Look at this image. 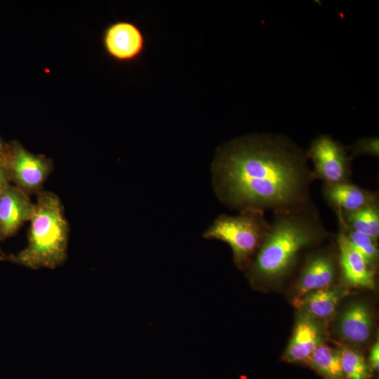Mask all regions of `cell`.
<instances>
[{"label": "cell", "instance_id": "21", "mask_svg": "<svg viewBox=\"0 0 379 379\" xmlns=\"http://www.w3.org/2000/svg\"><path fill=\"white\" fill-rule=\"evenodd\" d=\"M11 184L6 166L4 164L0 163V197Z\"/></svg>", "mask_w": 379, "mask_h": 379}, {"label": "cell", "instance_id": "22", "mask_svg": "<svg viewBox=\"0 0 379 379\" xmlns=\"http://www.w3.org/2000/svg\"><path fill=\"white\" fill-rule=\"evenodd\" d=\"M9 154L8 143L4 141L0 136V163L6 164Z\"/></svg>", "mask_w": 379, "mask_h": 379}, {"label": "cell", "instance_id": "18", "mask_svg": "<svg viewBox=\"0 0 379 379\" xmlns=\"http://www.w3.org/2000/svg\"><path fill=\"white\" fill-rule=\"evenodd\" d=\"M353 247L364 257L368 265L375 270L378 260V246L376 240L371 237L338 224Z\"/></svg>", "mask_w": 379, "mask_h": 379}, {"label": "cell", "instance_id": "5", "mask_svg": "<svg viewBox=\"0 0 379 379\" xmlns=\"http://www.w3.org/2000/svg\"><path fill=\"white\" fill-rule=\"evenodd\" d=\"M305 154L312 162L316 180L325 184L350 182L353 159L347 147L331 135L324 134L313 139Z\"/></svg>", "mask_w": 379, "mask_h": 379}, {"label": "cell", "instance_id": "1", "mask_svg": "<svg viewBox=\"0 0 379 379\" xmlns=\"http://www.w3.org/2000/svg\"><path fill=\"white\" fill-rule=\"evenodd\" d=\"M211 174L218 200L239 213L300 208L312 201L316 180L305 151L286 135L272 133L248 134L221 145Z\"/></svg>", "mask_w": 379, "mask_h": 379}, {"label": "cell", "instance_id": "9", "mask_svg": "<svg viewBox=\"0 0 379 379\" xmlns=\"http://www.w3.org/2000/svg\"><path fill=\"white\" fill-rule=\"evenodd\" d=\"M326 338L322 321L306 312L298 314L293 331L282 360L288 363H305Z\"/></svg>", "mask_w": 379, "mask_h": 379}, {"label": "cell", "instance_id": "10", "mask_svg": "<svg viewBox=\"0 0 379 379\" xmlns=\"http://www.w3.org/2000/svg\"><path fill=\"white\" fill-rule=\"evenodd\" d=\"M335 241L339 272L343 281L349 286L373 289L375 287V270L368 265L340 229L335 234Z\"/></svg>", "mask_w": 379, "mask_h": 379}, {"label": "cell", "instance_id": "19", "mask_svg": "<svg viewBox=\"0 0 379 379\" xmlns=\"http://www.w3.org/2000/svg\"><path fill=\"white\" fill-rule=\"evenodd\" d=\"M378 138H361L347 149L350 151L352 159L361 155L378 157Z\"/></svg>", "mask_w": 379, "mask_h": 379}, {"label": "cell", "instance_id": "20", "mask_svg": "<svg viewBox=\"0 0 379 379\" xmlns=\"http://www.w3.org/2000/svg\"><path fill=\"white\" fill-rule=\"evenodd\" d=\"M368 365L371 371H378L379 368V341L377 340L369 352Z\"/></svg>", "mask_w": 379, "mask_h": 379}, {"label": "cell", "instance_id": "7", "mask_svg": "<svg viewBox=\"0 0 379 379\" xmlns=\"http://www.w3.org/2000/svg\"><path fill=\"white\" fill-rule=\"evenodd\" d=\"M338 271V250L335 235L331 244L306 256L296 280L295 299L332 285Z\"/></svg>", "mask_w": 379, "mask_h": 379}, {"label": "cell", "instance_id": "14", "mask_svg": "<svg viewBox=\"0 0 379 379\" xmlns=\"http://www.w3.org/2000/svg\"><path fill=\"white\" fill-rule=\"evenodd\" d=\"M345 294V291L333 284L309 292L300 298L294 299V304L300 311L319 319L331 317Z\"/></svg>", "mask_w": 379, "mask_h": 379}, {"label": "cell", "instance_id": "17", "mask_svg": "<svg viewBox=\"0 0 379 379\" xmlns=\"http://www.w3.org/2000/svg\"><path fill=\"white\" fill-rule=\"evenodd\" d=\"M339 351L345 379H370L372 371L361 352L349 347Z\"/></svg>", "mask_w": 379, "mask_h": 379}, {"label": "cell", "instance_id": "3", "mask_svg": "<svg viewBox=\"0 0 379 379\" xmlns=\"http://www.w3.org/2000/svg\"><path fill=\"white\" fill-rule=\"evenodd\" d=\"M30 219L27 246L17 253H0V260L39 270L55 269L67 258L69 227L60 197L43 190Z\"/></svg>", "mask_w": 379, "mask_h": 379}, {"label": "cell", "instance_id": "16", "mask_svg": "<svg viewBox=\"0 0 379 379\" xmlns=\"http://www.w3.org/2000/svg\"><path fill=\"white\" fill-rule=\"evenodd\" d=\"M307 364L324 379H345L339 350L324 343L314 350Z\"/></svg>", "mask_w": 379, "mask_h": 379}, {"label": "cell", "instance_id": "4", "mask_svg": "<svg viewBox=\"0 0 379 379\" xmlns=\"http://www.w3.org/2000/svg\"><path fill=\"white\" fill-rule=\"evenodd\" d=\"M265 213L247 211L235 215L221 214L204 232L207 239L227 244L233 261L239 270H246L252 262L270 228Z\"/></svg>", "mask_w": 379, "mask_h": 379}, {"label": "cell", "instance_id": "2", "mask_svg": "<svg viewBox=\"0 0 379 379\" xmlns=\"http://www.w3.org/2000/svg\"><path fill=\"white\" fill-rule=\"evenodd\" d=\"M334 237L312 201L296 210L274 213L267 235L245 270L247 276L255 284L279 281L293 270L304 251Z\"/></svg>", "mask_w": 379, "mask_h": 379}, {"label": "cell", "instance_id": "15", "mask_svg": "<svg viewBox=\"0 0 379 379\" xmlns=\"http://www.w3.org/2000/svg\"><path fill=\"white\" fill-rule=\"evenodd\" d=\"M336 216L338 224L378 240L379 201L355 211L338 214Z\"/></svg>", "mask_w": 379, "mask_h": 379}, {"label": "cell", "instance_id": "8", "mask_svg": "<svg viewBox=\"0 0 379 379\" xmlns=\"http://www.w3.org/2000/svg\"><path fill=\"white\" fill-rule=\"evenodd\" d=\"M102 44L108 55L121 62L138 60L146 48V37L135 23L119 20L110 24L105 30Z\"/></svg>", "mask_w": 379, "mask_h": 379}, {"label": "cell", "instance_id": "11", "mask_svg": "<svg viewBox=\"0 0 379 379\" xmlns=\"http://www.w3.org/2000/svg\"><path fill=\"white\" fill-rule=\"evenodd\" d=\"M35 204L30 196L11 184L0 197V241L14 236L29 221Z\"/></svg>", "mask_w": 379, "mask_h": 379}, {"label": "cell", "instance_id": "23", "mask_svg": "<svg viewBox=\"0 0 379 379\" xmlns=\"http://www.w3.org/2000/svg\"><path fill=\"white\" fill-rule=\"evenodd\" d=\"M1 252H2V251H1V250H0V253H1Z\"/></svg>", "mask_w": 379, "mask_h": 379}, {"label": "cell", "instance_id": "13", "mask_svg": "<svg viewBox=\"0 0 379 379\" xmlns=\"http://www.w3.org/2000/svg\"><path fill=\"white\" fill-rule=\"evenodd\" d=\"M372 328L371 313L364 302L348 305L340 315L338 332L343 339L351 343H365L371 335Z\"/></svg>", "mask_w": 379, "mask_h": 379}, {"label": "cell", "instance_id": "6", "mask_svg": "<svg viewBox=\"0 0 379 379\" xmlns=\"http://www.w3.org/2000/svg\"><path fill=\"white\" fill-rule=\"evenodd\" d=\"M8 145L6 166L11 183L29 196L37 195L54 169L53 160L30 152L18 140L11 141Z\"/></svg>", "mask_w": 379, "mask_h": 379}, {"label": "cell", "instance_id": "12", "mask_svg": "<svg viewBox=\"0 0 379 379\" xmlns=\"http://www.w3.org/2000/svg\"><path fill=\"white\" fill-rule=\"evenodd\" d=\"M321 194L336 215L355 211L379 200L378 192L362 188L351 182L324 183Z\"/></svg>", "mask_w": 379, "mask_h": 379}]
</instances>
